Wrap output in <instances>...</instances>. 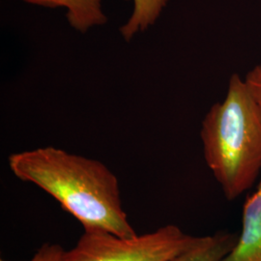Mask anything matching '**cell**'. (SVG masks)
Masks as SVG:
<instances>
[{"label": "cell", "instance_id": "cell-1", "mask_svg": "<svg viewBox=\"0 0 261 261\" xmlns=\"http://www.w3.org/2000/svg\"><path fill=\"white\" fill-rule=\"evenodd\" d=\"M8 163L16 177L53 196L84 230L138 234L123 208L119 181L102 162L47 146L14 153Z\"/></svg>", "mask_w": 261, "mask_h": 261}, {"label": "cell", "instance_id": "cell-4", "mask_svg": "<svg viewBox=\"0 0 261 261\" xmlns=\"http://www.w3.org/2000/svg\"><path fill=\"white\" fill-rule=\"evenodd\" d=\"M221 261H261V175L255 192L244 204L241 233Z\"/></svg>", "mask_w": 261, "mask_h": 261}, {"label": "cell", "instance_id": "cell-6", "mask_svg": "<svg viewBox=\"0 0 261 261\" xmlns=\"http://www.w3.org/2000/svg\"><path fill=\"white\" fill-rule=\"evenodd\" d=\"M236 238L227 232L197 237L195 243L171 261H221L230 252Z\"/></svg>", "mask_w": 261, "mask_h": 261}, {"label": "cell", "instance_id": "cell-2", "mask_svg": "<svg viewBox=\"0 0 261 261\" xmlns=\"http://www.w3.org/2000/svg\"><path fill=\"white\" fill-rule=\"evenodd\" d=\"M200 138L206 164L228 200L261 175V111L244 79L230 76L226 94L206 113Z\"/></svg>", "mask_w": 261, "mask_h": 261}, {"label": "cell", "instance_id": "cell-7", "mask_svg": "<svg viewBox=\"0 0 261 261\" xmlns=\"http://www.w3.org/2000/svg\"><path fill=\"white\" fill-rule=\"evenodd\" d=\"M168 1L169 0H133L134 8L130 18L119 28L124 40L130 42L138 33L154 25L168 5Z\"/></svg>", "mask_w": 261, "mask_h": 261}, {"label": "cell", "instance_id": "cell-5", "mask_svg": "<svg viewBox=\"0 0 261 261\" xmlns=\"http://www.w3.org/2000/svg\"><path fill=\"white\" fill-rule=\"evenodd\" d=\"M23 2L47 8H65L66 18L80 33H86L96 27L108 22V17L102 8L103 0H22Z\"/></svg>", "mask_w": 261, "mask_h": 261}, {"label": "cell", "instance_id": "cell-8", "mask_svg": "<svg viewBox=\"0 0 261 261\" xmlns=\"http://www.w3.org/2000/svg\"><path fill=\"white\" fill-rule=\"evenodd\" d=\"M254 102L261 111V63L254 66L244 77Z\"/></svg>", "mask_w": 261, "mask_h": 261}, {"label": "cell", "instance_id": "cell-9", "mask_svg": "<svg viewBox=\"0 0 261 261\" xmlns=\"http://www.w3.org/2000/svg\"><path fill=\"white\" fill-rule=\"evenodd\" d=\"M63 248L57 244H44L28 261H60ZM0 261H9L1 259Z\"/></svg>", "mask_w": 261, "mask_h": 261}, {"label": "cell", "instance_id": "cell-3", "mask_svg": "<svg viewBox=\"0 0 261 261\" xmlns=\"http://www.w3.org/2000/svg\"><path fill=\"white\" fill-rule=\"evenodd\" d=\"M174 224L132 237L84 230L75 247L63 250L60 261H171L196 240Z\"/></svg>", "mask_w": 261, "mask_h": 261}]
</instances>
